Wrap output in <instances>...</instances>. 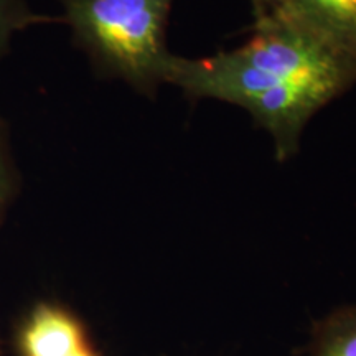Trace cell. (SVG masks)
Instances as JSON below:
<instances>
[{
    "instance_id": "1",
    "label": "cell",
    "mask_w": 356,
    "mask_h": 356,
    "mask_svg": "<svg viewBox=\"0 0 356 356\" xmlns=\"http://www.w3.org/2000/svg\"><path fill=\"white\" fill-rule=\"evenodd\" d=\"M165 84L191 99L239 106L270 134L279 160L293 157L310 119L356 84V65L279 8L254 20L246 43L203 58L172 55Z\"/></svg>"
},
{
    "instance_id": "2",
    "label": "cell",
    "mask_w": 356,
    "mask_h": 356,
    "mask_svg": "<svg viewBox=\"0 0 356 356\" xmlns=\"http://www.w3.org/2000/svg\"><path fill=\"white\" fill-rule=\"evenodd\" d=\"M73 42L99 76L144 96L165 84L172 53L167 25L173 0H56Z\"/></svg>"
},
{
    "instance_id": "3",
    "label": "cell",
    "mask_w": 356,
    "mask_h": 356,
    "mask_svg": "<svg viewBox=\"0 0 356 356\" xmlns=\"http://www.w3.org/2000/svg\"><path fill=\"white\" fill-rule=\"evenodd\" d=\"M17 346L20 356H101L78 315L55 302H40L30 310Z\"/></svg>"
},
{
    "instance_id": "4",
    "label": "cell",
    "mask_w": 356,
    "mask_h": 356,
    "mask_svg": "<svg viewBox=\"0 0 356 356\" xmlns=\"http://www.w3.org/2000/svg\"><path fill=\"white\" fill-rule=\"evenodd\" d=\"M280 8L356 65V0H289Z\"/></svg>"
},
{
    "instance_id": "5",
    "label": "cell",
    "mask_w": 356,
    "mask_h": 356,
    "mask_svg": "<svg viewBox=\"0 0 356 356\" xmlns=\"http://www.w3.org/2000/svg\"><path fill=\"white\" fill-rule=\"evenodd\" d=\"M310 356H356V304L341 305L314 325Z\"/></svg>"
},
{
    "instance_id": "6",
    "label": "cell",
    "mask_w": 356,
    "mask_h": 356,
    "mask_svg": "<svg viewBox=\"0 0 356 356\" xmlns=\"http://www.w3.org/2000/svg\"><path fill=\"white\" fill-rule=\"evenodd\" d=\"M55 22H60V17L37 12L29 0H0V61L12 51L17 35Z\"/></svg>"
},
{
    "instance_id": "7",
    "label": "cell",
    "mask_w": 356,
    "mask_h": 356,
    "mask_svg": "<svg viewBox=\"0 0 356 356\" xmlns=\"http://www.w3.org/2000/svg\"><path fill=\"white\" fill-rule=\"evenodd\" d=\"M22 177L13 154L10 127L0 118V222L20 191Z\"/></svg>"
},
{
    "instance_id": "8",
    "label": "cell",
    "mask_w": 356,
    "mask_h": 356,
    "mask_svg": "<svg viewBox=\"0 0 356 356\" xmlns=\"http://www.w3.org/2000/svg\"><path fill=\"white\" fill-rule=\"evenodd\" d=\"M289 0H251L252 13H254V20H261L264 17L270 15L280 7H284Z\"/></svg>"
}]
</instances>
